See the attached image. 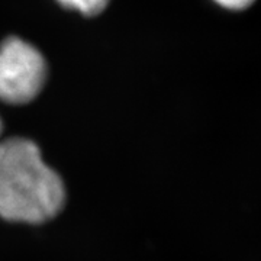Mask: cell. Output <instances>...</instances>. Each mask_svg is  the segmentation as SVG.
Segmentation results:
<instances>
[{
  "instance_id": "obj_1",
  "label": "cell",
  "mask_w": 261,
  "mask_h": 261,
  "mask_svg": "<svg viewBox=\"0 0 261 261\" xmlns=\"http://www.w3.org/2000/svg\"><path fill=\"white\" fill-rule=\"evenodd\" d=\"M63 180L48 167L32 141L0 142V216L12 222L42 224L64 205Z\"/></svg>"
},
{
  "instance_id": "obj_2",
  "label": "cell",
  "mask_w": 261,
  "mask_h": 261,
  "mask_svg": "<svg viewBox=\"0 0 261 261\" xmlns=\"http://www.w3.org/2000/svg\"><path fill=\"white\" fill-rule=\"evenodd\" d=\"M47 80V63L34 45L16 37L0 45V100L12 105L31 102Z\"/></svg>"
},
{
  "instance_id": "obj_3",
  "label": "cell",
  "mask_w": 261,
  "mask_h": 261,
  "mask_svg": "<svg viewBox=\"0 0 261 261\" xmlns=\"http://www.w3.org/2000/svg\"><path fill=\"white\" fill-rule=\"evenodd\" d=\"M63 6L75 9L86 16H94L106 9L109 0H58Z\"/></svg>"
},
{
  "instance_id": "obj_4",
  "label": "cell",
  "mask_w": 261,
  "mask_h": 261,
  "mask_svg": "<svg viewBox=\"0 0 261 261\" xmlns=\"http://www.w3.org/2000/svg\"><path fill=\"white\" fill-rule=\"evenodd\" d=\"M218 5H221L225 9L243 10L247 9L254 0H215Z\"/></svg>"
},
{
  "instance_id": "obj_5",
  "label": "cell",
  "mask_w": 261,
  "mask_h": 261,
  "mask_svg": "<svg viewBox=\"0 0 261 261\" xmlns=\"http://www.w3.org/2000/svg\"><path fill=\"white\" fill-rule=\"evenodd\" d=\"M0 132H2V122H0Z\"/></svg>"
}]
</instances>
